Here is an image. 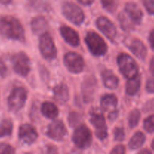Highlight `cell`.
Masks as SVG:
<instances>
[{
  "label": "cell",
  "mask_w": 154,
  "mask_h": 154,
  "mask_svg": "<svg viewBox=\"0 0 154 154\" xmlns=\"http://www.w3.org/2000/svg\"><path fill=\"white\" fill-rule=\"evenodd\" d=\"M140 118H141V112L138 109L135 108L132 110L129 114L128 120H129V125L130 128L136 127L137 125L138 124Z\"/></svg>",
  "instance_id": "obj_27"
},
{
  "label": "cell",
  "mask_w": 154,
  "mask_h": 154,
  "mask_svg": "<svg viewBox=\"0 0 154 154\" xmlns=\"http://www.w3.org/2000/svg\"><path fill=\"white\" fill-rule=\"evenodd\" d=\"M27 99V92L23 87H15L11 92L8 98V106L9 110L17 113L23 108Z\"/></svg>",
  "instance_id": "obj_6"
},
{
  "label": "cell",
  "mask_w": 154,
  "mask_h": 154,
  "mask_svg": "<svg viewBox=\"0 0 154 154\" xmlns=\"http://www.w3.org/2000/svg\"><path fill=\"white\" fill-rule=\"evenodd\" d=\"M141 87V78L137 76L132 79H129L126 83V93L128 96H135Z\"/></svg>",
  "instance_id": "obj_23"
},
{
  "label": "cell",
  "mask_w": 154,
  "mask_h": 154,
  "mask_svg": "<svg viewBox=\"0 0 154 154\" xmlns=\"http://www.w3.org/2000/svg\"><path fill=\"white\" fill-rule=\"evenodd\" d=\"M146 141V137L144 134L141 132H137L134 134L133 136L129 142V148L130 150H135L142 147Z\"/></svg>",
  "instance_id": "obj_24"
},
{
  "label": "cell",
  "mask_w": 154,
  "mask_h": 154,
  "mask_svg": "<svg viewBox=\"0 0 154 154\" xmlns=\"http://www.w3.org/2000/svg\"><path fill=\"white\" fill-rule=\"evenodd\" d=\"M117 116H118V111H113V112L110 113L109 114H108V119H109L110 120H111V121H113V120H115L116 119H117Z\"/></svg>",
  "instance_id": "obj_41"
},
{
  "label": "cell",
  "mask_w": 154,
  "mask_h": 154,
  "mask_svg": "<svg viewBox=\"0 0 154 154\" xmlns=\"http://www.w3.org/2000/svg\"><path fill=\"white\" fill-rule=\"evenodd\" d=\"M42 154H59L58 150L56 146L52 145V144H48L46 145L43 148L42 152Z\"/></svg>",
  "instance_id": "obj_34"
},
{
  "label": "cell",
  "mask_w": 154,
  "mask_h": 154,
  "mask_svg": "<svg viewBox=\"0 0 154 154\" xmlns=\"http://www.w3.org/2000/svg\"><path fill=\"white\" fill-rule=\"evenodd\" d=\"M42 113L45 117L55 119L59 114V110L55 104L51 102H45L42 105Z\"/></svg>",
  "instance_id": "obj_22"
},
{
  "label": "cell",
  "mask_w": 154,
  "mask_h": 154,
  "mask_svg": "<svg viewBox=\"0 0 154 154\" xmlns=\"http://www.w3.org/2000/svg\"><path fill=\"white\" fill-rule=\"evenodd\" d=\"M31 28L34 34L42 35L48 29V21L43 17H35L31 21Z\"/></svg>",
  "instance_id": "obj_20"
},
{
  "label": "cell",
  "mask_w": 154,
  "mask_h": 154,
  "mask_svg": "<svg viewBox=\"0 0 154 154\" xmlns=\"http://www.w3.org/2000/svg\"><path fill=\"white\" fill-rule=\"evenodd\" d=\"M137 154H152V153L150 150L144 148V149H142V150H140V151L138 152Z\"/></svg>",
  "instance_id": "obj_44"
},
{
  "label": "cell",
  "mask_w": 154,
  "mask_h": 154,
  "mask_svg": "<svg viewBox=\"0 0 154 154\" xmlns=\"http://www.w3.org/2000/svg\"><path fill=\"white\" fill-rule=\"evenodd\" d=\"M68 131L61 120H54L48 126L46 135L48 138L56 141H62L67 136Z\"/></svg>",
  "instance_id": "obj_11"
},
{
  "label": "cell",
  "mask_w": 154,
  "mask_h": 154,
  "mask_svg": "<svg viewBox=\"0 0 154 154\" xmlns=\"http://www.w3.org/2000/svg\"><path fill=\"white\" fill-rule=\"evenodd\" d=\"M143 111L145 113L154 111V99L147 101L143 106Z\"/></svg>",
  "instance_id": "obj_36"
},
{
  "label": "cell",
  "mask_w": 154,
  "mask_h": 154,
  "mask_svg": "<svg viewBox=\"0 0 154 154\" xmlns=\"http://www.w3.org/2000/svg\"><path fill=\"white\" fill-rule=\"evenodd\" d=\"M118 101L117 98L114 94H105L101 99V108L105 112L111 113L117 111V106Z\"/></svg>",
  "instance_id": "obj_18"
},
{
  "label": "cell",
  "mask_w": 154,
  "mask_h": 154,
  "mask_svg": "<svg viewBox=\"0 0 154 154\" xmlns=\"http://www.w3.org/2000/svg\"><path fill=\"white\" fill-rule=\"evenodd\" d=\"M25 154H30V153H25Z\"/></svg>",
  "instance_id": "obj_47"
},
{
  "label": "cell",
  "mask_w": 154,
  "mask_h": 154,
  "mask_svg": "<svg viewBox=\"0 0 154 154\" xmlns=\"http://www.w3.org/2000/svg\"><path fill=\"white\" fill-rule=\"evenodd\" d=\"M0 34L8 39L19 42L25 40V32L19 20L14 17H0Z\"/></svg>",
  "instance_id": "obj_1"
},
{
  "label": "cell",
  "mask_w": 154,
  "mask_h": 154,
  "mask_svg": "<svg viewBox=\"0 0 154 154\" xmlns=\"http://www.w3.org/2000/svg\"><path fill=\"white\" fill-rule=\"evenodd\" d=\"M60 34L65 41L69 45L73 47H78L80 45V38L78 32L71 27L63 26L60 28Z\"/></svg>",
  "instance_id": "obj_16"
},
{
  "label": "cell",
  "mask_w": 154,
  "mask_h": 154,
  "mask_svg": "<svg viewBox=\"0 0 154 154\" xmlns=\"http://www.w3.org/2000/svg\"><path fill=\"white\" fill-rule=\"evenodd\" d=\"M102 80L105 87L110 90H114L118 87L119 79L111 70H105L102 73Z\"/></svg>",
  "instance_id": "obj_21"
},
{
  "label": "cell",
  "mask_w": 154,
  "mask_h": 154,
  "mask_svg": "<svg viewBox=\"0 0 154 154\" xmlns=\"http://www.w3.org/2000/svg\"><path fill=\"white\" fill-rule=\"evenodd\" d=\"M119 70L123 77L132 79L138 75V66L136 62L129 54H120L117 57Z\"/></svg>",
  "instance_id": "obj_2"
},
{
  "label": "cell",
  "mask_w": 154,
  "mask_h": 154,
  "mask_svg": "<svg viewBox=\"0 0 154 154\" xmlns=\"http://www.w3.org/2000/svg\"><path fill=\"white\" fill-rule=\"evenodd\" d=\"M96 86H97V81L93 75L87 76L84 80L81 85V94H82L83 99L86 103H89L93 100Z\"/></svg>",
  "instance_id": "obj_13"
},
{
  "label": "cell",
  "mask_w": 154,
  "mask_h": 154,
  "mask_svg": "<svg viewBox=\"0 0 154 154\" xmlns=\"http://www.w3.org/2000/svg\"><path fill=\"white\" fill-rule=\"evenodd\" d=\"M30 6L39 11H45L49 8L48 0H27Z\"/></svg>",
  "instance_id": "obj_26"
},
{
  "label": "cell",
  "mask_w": 154,
  "mask_h": 154,
  "mask_svg": "<svg viewBox=\"0 0 154 154\" xmlns=\"http://www.w3.org/2000/svg\"><path fill=\"white\" fill-rule=\"evenodd\" d=\"M0 154H15V149L6 143H0Z\"/></svg>",
  "instance_id": "obj_33"
},
{
  "label": "cell",
  "mask_w": 154,
  "mask_h": 154,
  "mask_svg": "<svg viewBox=\"0 0 154 154\" xmlns=\"http://www.w3.org/2000/svg\"><path fill=\"white\" fill-rule=\"evenodd\" d=\"M81 121V116L77 112H71L69 115V123L70 126L75 127L80 126Z\"/></svg>",
  "instance_id": "obj_31"
},
{
  "label": "cell",
  "mask_w": 154,
  "mask_h": 154,
  "mask_svg": "<svg viewBox=\"0 0 154 154\" xmlns=\"http://www.w3.org/2000/svg\"><path fill=\"white\" fill-rule=\"evenodd\" d=\"M39 50L42 57L48 61L54 60L57 57V48L52 37L49 33L45 32L39 40Z\"/></svg>",
  "instance_id": "obj_9"
},
{
  "label": "cell",
  "mask_w": 154,
  "mask_h": 154,
  "mask_svg": "<svg viewBox=\"0 0 154 154\" xmlns=\"http://www.w3.org/2000/svg\"><path fill=\"white\" fill-rule=\"evenodd\" d=\"M38 135L34 126L30 124H22L18 131V138L23 144L31 145L37 140Z\"/></svg>",
  "instance_id": "obj_12"
},
{
  "label": "cell",
  "mask_w": 154,
  "mask_h": 154,
  "mask_svg": "<svg viewBox=\"0 0 154 154\" xmlns=\"http://www.w3.org/2000/svg\"><path fill=\"white\" fill-rule=\"evenodd\" d=\"M13 131V123L9 119H4L0 122V138L10 136Z\"/></svg>",
  "instance_id": "obj_25"
},
{
  "label": "cell",
  "mask_w": 154,
  "mask_h": 154,
  "mask_svg": "<svg viewBox=\"0 0 154 154\" xmlns=\"http://www.w3.org/2000/svg\"><path fill=\"white\" fill-rule=\"evenodd\" d=\"M131 52L139 60H144L147 55V49L144 44L139 39H132L128 45Z\"/></svg>",
  "instance_id": "obj_17"
},
{
  "label": "cell",
  "mask_w": 154,
  "mask_h": 154,
  "mask_svg": "<svg viewBox=\"0 0 154 154\" xmlns=\"http://www.w3.org/2000/svg\"><path fill=\"white\" fill-rule=\"evenodd\" d=\"M125 12L135 24H140L143 19L142 10L135 2H128L125 5Z\"/></svg>",
  "instance_id": "obj_15"
},
{
  "label": "cell",
  "mask_w": 154,
  "mask_h": 154,
  "mask_svg": "<svg viewBox=\"0 0 154 154\" xmlns=\"http://www.w3.org/2000/svg\"><path fill=\"white\" fill-rule=\"evenodd\" d=\"M86 45L93 55L104 56L108 51V46L102 37L95 32H89L85 37Z\"/></svg>",
  "instance_id": "obj_3"
},
{
  "label": "cell",
  "mask_w": 154,
  "mask_h": 154,
  "mask_svg": "<svg viewBox=\"0 0 154 154\" xmlns=\"http://www.w3.org/2000/svg\"><path fill=\"white\" fill-rule=\"evenodd\" d=\"M150 71L152 75L154 76V57L151 59L150 63Z\"/></svg>",
  "instance_id": "obj_43"
},
{
  "label": "cell",
  "mask_w": 154,
  "mask_h": 154,
  "mask_svg": "<svg viewBox=\"0 0 154 154\" xmlns=\"http://www.w3.org/2000/svg\"><path fill=\"white\" fill-rule=\"evenodd\" d=\"M90 121L96 129V135L99 140L104 141L108 137V127L105 116L98 108H93L90 113Z\"/></svg>",
  "instance_id": "obj_4"
},
{
  "label": "cell",
  "mask_w": 154,
  "mask_h": 154,
  "mask_svg": "<svg viewBox=\"0 0 154 154\" xmlns=\"http://www.w3.org/2000/svg\"><path fill=\"white\" fill-rule=\"evenodd\" d=\"M54 99L58 103H66L69 99V91L67 86L64 84H60L54 88Z\"/></svg>",
  "instance_id": "obj_19"
},
{
  "label": "cell",
  "mask_w": 154,
  "mask_h": 154,
  "mask_svg": "<svg viewBox=\"0 0 154 154\" xmlns=\"http://www.w3.org/2000/svg\"><path fill=\"white\" fill-rule=\"evenodd\" d=\"M125 131L122 127H116L114 130V140L118 142H121L125 139Z\"/></svg>",
  "instance_id": "obj_32"
},
{
  "label": "cell",
  "mask_w": 154,
  "mask_h": 154,
  "mask_svg": "<svg viewBox=\"0 0 154 154\" xmlns=\"http://www.w3.org/2000/svg\"><path fill=\"white\" fill-rule=\"evenodd\" d=\"M12 2V0H0V4L3 5H9Z\"/></svg>",
  "instance_id": "obj_45"
},
{
  "label": "cell",
  "mask_w": 154,
  "mask_h": 154,
  "mask_svg": "<svg viewBox=\"0 0 154 154\" xmlns=\"http://www.w3.org/2000/svg\"><path fill=\"white\" fill-rule=\"evenodd\" d=\"M72 141L79 149L90 147L93 142V135L90 129L85 125L77 126L72 135Z\"/></svg>",
  "instance_id": "obj_5"
},
{
  "label": "cell",
  "mask_w": 154,
  "mask_h": 154,
  "mask_svg": "<svg viewBox=\"0 0 154 154\" xmlns=\"http://www.w3.org/2000/svg\"><path fill=\"white\" fill-rule=\"evenodd\" d=\"M144 129L148 133L152 134L154 132V114L149 116L144 121Z\"/></svg>",
  "instance_id": "obj_30"
},
{
  "label": "cell",
  "mask_w": 154,
  "mask_h": 154,
  "mask_svg": "<svg viewBox=\"0 0 154 154\" xmlns=\"http://www.w3.org/2000/svg\"><path fill=\"white\" fill-rule=\"evenodd\" d=\"M110 154H126V148L122 144H119L111 150Z\"/></svg>",
  "instance_id": "obj_37"
},
{
  "label": "cell",
  "mask_w": 154,
  "mask_h": 154,
  "mask_svg": "<svg viewBox=\"0 0 154 154\" xmlns=\"http://www.w3.org/2000/svg\"><path fill=\"white\" fill-rule=\"evenodd\" d=\"M13 69L18 75L26 77L31 70V63L28 56L24 52H19L12 55L11 58Z\"/></svg>",
  "instance_id": "obj_7"
},
{
  "label": "cell",
  "mask_w": 154,
  "mask_h": 154,
  "mask_svg": "<svg viewBox=\"0 0 154 154\" xmlns=\"http://www.w3.org/2000/svg\"><path fill=\"white\" fill-rule=\"evenodd\" d=\"M104 9L109 13H114L118 6L117 0H100Z\"/></svg>",
  "instance_id": "obj_29"
},
{
  "label": "cell",
  "mask_w": 154,
  "mask_h": 154,
  "mask_svg": "<svg viewBox=\"0 0 154 154\" xmlns=\"http://www.w3.org/2000/svg\"><path fill=\"white\" fill-rule=\"evenodd\" d=\"M79 3L84 5H91L93 3L94 0H77Z\"/></svg>",
  "instance_id": "obj_42"
},
{
  "label": "cell",
  "mask_w": 154,
  "mask_h": 154,
  "mask_svg": "<svg viewBox=\"0 0 154 154\" xmlns=\"http://www.w3.org/2000/svg\"><path fill=\"white\" fill-rule=\"evenodd\" d=\"M98 29L111 41L114 42L117 37V29L111 20L105 17H101L96 20Z\"/></svg>",
  "instance_id": "obj_14"
},
{
  "label": "cell",
  "mask_w": 154,
  "mask_h": 154,
  "mask_svg": "<svg viewBox=\"0 0 154 154\" xmlns=\"http://www.w3.org/2000/svg\"><path fill=\"white\" fill-rule=\"evenodd\" d=\"M8 74V68L4 62L0 60V77L5 78Z\"/></svg>",
  "instance_id": "obj_39"
},
{
  "label": "cell",
  "mask_w": 154,
  "mask_h": 154,
  "mask_svg": "<svg viewBox=\"0 0 154 154\" xmlns=\"http://www.w3.org/2000/svg\"><path fill=\"white\" fill-rule=\"evenodd\" d=\"M151 147H152V149H153V150H154V138H153V141H152V143H151Z\"/></svg>",
  "instance_id": "obj_46"
},
{
  "label": "cell",
  "mask_w": 154,
  "mask_h": 154,
  "mask_svg": "<svg viewBox=\"0 0 154 154\" xmlns=\"http://www.w3.org/2000/svg\"><path fill=\"white\" fill-rule=\"evenodd\" d=\"M62 11L65 17L75 25H81L85 20V15L82 9L73 2H66L63 3Z\"/></svg>",
  "instance_id": "obj_8"
},
{
  "label": "cell",
  "mask_w": 154,
  "mask_h": 154,
  "mask_svg": "<svg viewBox=\"0 0 154 154\" xmlns=\"http://www.w3.org/2000/svg\"><path fill=\"white\" fill-rule=\"evenodd\" d=\"M149 43H150V47L154 51V29L152 30L149 35Z\"/></svg>",
  "instance_id": "obj_40"
},
{
  "label": "cell",
  "mask_w": 154,
  "mask_h": 154,
  "mask_svg": "<svg viewBox=\"0 0 154 154\" xmlns=\"http://www.w3.org/2000/svg\"><path fill=\"white\" fill-rule=\"evenodd\" d=\"M146 90L149 93H154V78H150L146 83Z\"/></svg>",
  "instance_id": "obj_38"
},
{
  "label": "cell",
  "mask_w": 154,
  "mask_h": 154,
  "mask_svg": "<svg viewBox=\"0 0 154 154\" xmlns=\"http://www.w3.org/2000/svg\"><path fill=\"white\" fill-rule=\"evenodd\" d=\"M118 20L120 21V26L125 32H130L133 30L134 26L129 22V19H128L127 17H126V15L124 13H120L119 14Z\"/></svg>",
  "instance_id": "obj_28"
},
{
  "label": "cell",
  "mask_w": 154,
  "mask_h": 154,
  "mask_svg": "<svg viewBox=\"0 0 154 154\" xmlns=\"http://www.w3.org/2000/svg\"><path fill=\"white\" fill-rule=\"evenodd\" d=\"M64 64L69 72L74 74L81 73L84 69V60L80 54L69 52L64 57Z\"/></svg>",
  "instance_id": "obj_10"
},
{
  "label": "cell",
  "mask_w": 154,
  "mask_h": 154,
  "mask_svg": "<svg viewBox=\"0 0 154 154\" xmlns=\"http://www.w3.org/2000/svg\"><path fill=\"white\" fill-rule=\"evenodd\" d=\"M143 4L150 14L154 15V0H143Z\"/></svg>",
  "instance_id": "obj_35"
}]
</instances>
